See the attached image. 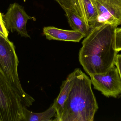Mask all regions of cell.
<instances>
[{
    "label": "cell",
    "instance_id": "cell-17",
    "mask_svg": "<svg viewBox=\"0 0 121 121\" xmlns=\"http://www.w3.org/2000/svg\"><path fill=\"white\" fill-rule=\"evenodd\" d=\"M115 65L118 70L121 80V55H117Z\"/></svg>",
    "mask_w": 121,
    "mask_h": 121
},
{
    "label": "cell",
    "instance_id": "cell-8",
    "mask_svg": "<svg viewBox=\"0 0 121 121\" xmlns=\"http://www.w3.org/2000/svg\"><path fill=\"white\" fill-rule=\"evenodd\" d=\"M43 33L47 40L79 42L84 36L75 31L68 30L53 26H47L43 28Z\"/></svg>",
    "mask_w": 121,
    "mask_h": 121
},
{
    "label": "cell",
    "instance_id": "cell-16",
    "mask_svg": "<svg viewBox=\"0 0 121 121\" xmlns=\"http://www.w3.org/2000/svg\"><path fill=\"white\" fill-rule=\"evenodd\" d=\"M77 1L78 4L80 8L82 15L83 20L85 22L86 24L89 26L87 18L86 15V12L85 10L84 7L83 0H77Z\"/></svg>",
    "mask_w": 121,
    "mask_h": 121
},
{
    "label": "cell",
    "instance_id": "cell-3",
    "mask_svg": "<svg viewBox=\"0 0 121 121\" xmlns=\"http://www.w3.org/2000/svg\"><path fill=\"white\" fill-rule=\"evenodd\" d=\"M35 101L11 82L0 66V121H23L24 108Z\"/></svg>",
    "mask_w": 121,
    "mask_h": 121
},
{
    "label": "cell",
    "instance_id": "cell-2",
    "mask_svg": "<svg viewBox=\"0 0 121 121\" xmlns=\"http://www.w3.org/2000/svg\"><path fill=\"white\" fill-rule=\"evenodd\" d=\"M73 85L65 102L60 121H93L99 107L91 81L77 68Z\"/></svg>",
    "mask_w": 121,
    "mask_h": 121
},
{
    "label": "cell",
    "instance_id": "cell-1",
    "mask_svg": "<svg viewBox=\"0 0 121 121\" xmlns=\"http://www.w3.org/2000/svg\"><path fill=\"white\" fill-rule=\"evenodd\" d=\"M117 27L106 23L95 26L82 41L79 61L89 75L104 74L115 65L118 53L115 42Z\"/></svg>",
    "mask_w": 121,
    "mask_h": 121
},
{
    "label": "cell",
    "instance_id": "cell-6",
    "mask_svg": "<svg viewBox=\"0 0 121 121\" xmlns=\"http://www.w3.org/2000/svg\"><path fill=\"white\" fill-rule=\"evenodd\" d=\"M7 30L12 32L16 31L22 37L30 38L26 28L29 20H36L35 17L28 15L24 7L17 3L11 4L3 16Z\"/></svg>",
    "mask_w": 121,
    "mask_h": 121
},
{
    "label": "cell",
    "instance_id": "cell-18",
    "mask_svg": "<svg viewBox=\"0 0 121 121\" xmlns=\"http://www.w3.org/2000/svg\"><path fill=\"white\" fill-rule=\"evenodd\" d=\"M55 0V1H56L57 3H59V4H60V2L59 1V0Z\"/></svg>",
    "mask_w": 121,
    "mask_h": 121
},
{
    "label": "cell",
    "instance_id": "cell-12",
    "mask_svg": "<svg viewBox=\"0 0 121 121\" xmlns=\"http://www.w3.org/2000/svg\"><path fill=\"white\" fill-rule=\"evenodd\" d=\"M84 7L90 29L94 27L98 18V13L92 0H83Z\"/></svg>",
    "mask_w": 121,
    "mask_h": 121
},
{
    "label": "cell",
    "instance_id": "cell-10",
    "mask_svg": "<svg viewBox=\"0 0 121 121\" xmlns=\"http://www.w3.org/2000/svg\"><path fill=\"white\" fill-rule=\"evenodd\" d=\"M60 6L65 12L68 23L73 30L81 33L84 37L87 36L90 30V26L74 11L63 6Z\"/></svg>",
    "mask_w": 121,
    "mask_h": 121
},
{
    "label": "cell",
    "instance_id": "cell-15",
    "mask_svg": "<svg viewBox=\"0 0 121 121\" xmlns=\"http://www.w3.org/2000/svg\"><path fill=\"white\" fill-rule=\"evenodd\" d=\"M3 14L0 12V33L6 37H8L9 34V31L7 30L4 21Z\"/></svg>",
    "mask_w": 121,
    "mask_h": 121
},
{
    "label": "cell",
    "instance_id": "cell-14",
    "mask_svg": "<svg viewBox=\"0 0 121 121\" xmlns=\"http://www.w3.org/2000/svg\"><path fill=\"white\" fill-rule=\"evenodd\" d=\"M116 49L117 52L121 51V27L117 28L115 33Z\"/></svg>",
    "mask_w": 121,
    "mask_h": 121
},
{
    "label": "cell",
    "instance_id": "cell-19",
    "mask_svg": "<svg viewBox=\"0 0 121 121\" xmlns=\"http://www.w3.org/2000/svg\"></svg>",
    "mask_w": 121,
    "mask_h": 121
},
{
    "label": "cell",
    "instance_id": "cell-5",
    "mask_svg": "<svg viewBox=\"0 0 121 121\" xmlns=\"http://www.w3.org/2000/svg\"><path fill=\"white\" fill-rule=\"evenodd\" d=\"M95 89L107 97L117 98L121 94V80L118 70L113 66L104 74L90 75Z\"/></svg>",
    "mask_w": 121,
    "mask_h": 121
},
{
    "label": "cell",
    "instance_id": "cell-13",
    "mask_svg": "<svg viewBox=\"0 0 121 121\" xmlns=\"http://www.w3.org/2000/svg\"><path fill=\"white\" fill-rule=\"evenodd\" d=\"M59 1L60 6H63L70 9L82 18V15L77 0H59Z\"/></svg>",
    "mask_w": 121,
    "mask_h": 121
},
{
    "label": "cell",
    "instance_id": "cell-7",
    "mask_svg": "<svg viewBox=\"0 0 121 121\" xmlns=\"http://www.w3.org/2000/svg\"><path fill=\"white\" fill-rule=\"evenodd\" d=\"M98 13L94 27L102 24L121 25V0H92Z\"/></svg>",
    "mask_w": 121,
    "mask_h": 121
},
{
    "label": "cell",
    "instance_id": "cell-9",
    "mask_svg": "<svg viewBox=\"0 0 121 121\" xmlns=\"http://www.w3.org/2000/svg\"><path fill=\"white\" fill-rule=\"evenodd\" d=\"M75 76V72L74 70L68 75L66 79L62 82L59 94L53 103L56 112V116L54 121H60L65 104L73 85Z\"/></svg>",
    "mask_w": 121,
    "mask_h": 121
},
{
    "label": "cell",
    "instance_id": "cell-4",
    "mask_svg": "<svg viewBox=\"0 0 121 121\" xmlns=\"http://www.w3.org/2000/svg\"><path fill=\"white\" fill-rule=\"evenodd\" d=\"M19 63L14 44L0 33V66L11 82L23 91L18 73Z\"/></svg>",
    "mask_w": 121,
    "mask_h": 121
},
{
    "label": "cell",
    "instance_id": "cell-11",
    "mask_svg": "<svg viewBox=\"0 0 121 121\" xmlns=\"http://www.w3.org/2000/svg\"><path fill=\"white\" fill-rule=\"evenodd\" d=\"M23 113V121H53L52 119V118L56 117V112L53 104L48 109L41 113H35L25 107Z\"/></svg>",
    "mask_w": 121,
    "mask_h": 121
}]
</instances>
